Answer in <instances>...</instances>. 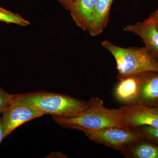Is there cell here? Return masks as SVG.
<instances>
[{
	"label": "cell",
	"instance_id": "3",
	"mask_svg": "<svg viewBox=\"0 0 158 158\" xmlns=\"http://www.w3.org/2000/svg\"><path fill=\"white\" fill-rule=\"evenodd\" d=\"M102 45L115 59L118 80L142 73L158 72V60L145 47H120L107 40Z\"/></svg>",
	"mask_w": 158,
	"mask_h": 158
},
{
	"label": "cell",
	"instance_id": "12",
	"mask_svg": "<svg viewBox=\"0 0 158 158\" xmlns=\"http://www.w3.org/2000/svg\"><path fill=\"white\" fill-rule=\"evenodd\" d=\"M121 152L127 158H158V145L140 139Z\"/></svg>",
	"mask_w": 158,
	"mask_h": 158
},
{
	"label": "cell",
	"instance_id": "15",
	"mask_svg": "<svg viewBox=\"0 0 158 158\" xmlns=\"http://www.w3.org/2000/svg\"><path fill=\"white\" fill-rule=\"evenodd\" d=\"M14 97V94L8 93L0 87V114H2L9 106Z\"/></svg>",
	"mask_w": 158,
	"mask_h": 158
},
{
	"label": "cell",
	"instance_id": "10",
	"mask_svg": "<svg viewBox=\"0 0 158 158\" xmlns=\"http://www.w3.org/2000/svg\"><path fill=\"white\" fill-rule=\"evenodd\" d=\"M139 91V83L135 75L119 80L114 95L117 101L127 106L136 104Z\"/></svg>",
	"mask_w": 158,
	"mask_h": 158
},
{
	"label": "cell",
	"instance_id": "8",
	"mask_svg": "<svg viewBox=\"0 0 158 158\" xmlns=\"http://www.w3.org/2000/svg\"><path fill=\"white\" fill-rule=\"evenodd\" d=\"M124 31L141 37L145 47L158 60V29L156 24L146 19L141 22L127 26Z\"/></svg>",
	"mask_w": 158,
	"mask_h": 158
},
{
	"label": "cell",
	"instance_id": "17",
	"mask_svg": "<svg viewBox=\"0 0 158 158\" xmlns=\"http://www.w3.org/2000/svg\"><path fill=\"white\" fill-rule=\"evenodd\" d=\"M5 138L4 127H3L2 122V117L0 116V144Z\"/></svg>",
	"mask_w": 158,
	"mask_h": 158
},
{
	"label": "cell",
	"instance_id": "13",
	"mask_svg": "<svg viewBox=\"0 0 158 158\" xmlns=\"http://www.w3.org/2000/svg\"><path fill=\"white\" fill-rule=\"evenodd\" d=\"M0 21L8 24H14L23 27L31 25L30 22L21 15L0 7Z\"/></svg>",
	"mask_w": 158,
	"mask_h": 158
},
{
	"label": "cell",
	"instance_id": "16",
	"mask_svg": "<svg viewBox=\"0 0 158 158\" xmlns=\"http://www.w3.org/2000/svg\"><path fill=\"white\" fill-rule=\"evenodd\" d=\"M147 19L156 25H158V9L151 15Z\"/></svg>",
	"mask_w": 158,
	"mask_h": 158
},
{
	"label": "cell",
	"instance_id": "19",
	"mask_svg": "<svg viewBox=\"0 0 158 158\" xmlns=\"http://www.w3.org/2000/svg\"><path fill=\"white\" fill-rule=\"evenodd\" d=\"M156 25L158 29V25Z\"/></svg>",
	"mask_w": 158,
	"mask_h": 158
},
{
	"label": "cell",
	"instance_id": "11",
	"mask_svg": "<svg viewBox=\"0 0 158 158\" xmlns=\"http://www.w3.org/2000/svg\"><path fill=\"white\" fill-rule=\"evenodd\" d=\"M113 0H97L92 23L89 33L95 37L101 34L109 21L111 5Z\"/></svg>",
	"mask_w": 158,
	"mask_h": 158
},
{
	"label": "cell",
	"instance_id": "2",
	"mask_svg": "<svg viewBox=\"0 0 158 158\" xmlns=\"http://www.w3.org/2000/svg\"><path fill=\"white\" fill-rule=\"evenodd\" d=\"M89 102V106L78 116L70 118L52 116L53 119L61 126L74 125L92 130L107 127L131 128L123 118L119 109H108L105 106L103 101L97 97L91 98Z\"/></svg>",
	"mask_w": 158,
	"mask_h": 158
},
{
	"label": "cell",
	"instance_id": "5",
	"mask_svg": "<svg viewBox=\"0 0 158 158\" xmlns=\"http://www.w3.org/2000/svg\"><path fill=\"white\" fill-rule=\"evenodd\" d=\"M44 115L43 112L23 103L14 94V98L2 116L5 138L22 125Z\"/></svg>",
	"mask_w": 158,
	"mask_h": 158
},
{
	"label": "cell",
	"instance_id": "14",
	"mask_svg": "<svg viewBox=\"0 0 158 158\" xmlns=\"http://www.w3.org/2000/svg\"><path fill=\"white\" fill-rule=\"evenodd\" d=\"M138 133L141 139L150 141L158 145V128L142 125L132 128Z\"/></svg>",
	"mask_w": 158,
	"mask_h": 158
},
{
	"label": "cell",
	"instance_id": "6",
	"mask_svg": "<svg viewBox=\"0 0 158 158\" xmlns=\"http://www.w3.org/2000/svg\"><path fill=\"white\" fill-rule=\"evenodd\" d=\"M118 109L131 128L142 125L158 128V107L136 104L125 105Z\"/></svg>",
	"mask_w": 158,
	"mask_h": 158
},
{
	"label": "cell",
	"instance_id": "7",
	"mask_svg": "<svg viewBox=\"0 0 158 158\" xmlns=\"http://www.w3.org/2000/svg\"><path fill=\"white\" fill-rule=\"evenodd\" d=\"M139 83V94L136 104L158 107V72L135 74Z\"/></svg>",
	"mask_w": 158,
	"mask_h": 158
},
{
	"label": "cell",
	"instance_id": "9",
	"mask_svg": "<svg viewBox=\"0 0 158 158\" xmlns=\"http://www.w3.org/2000/svg\"><path fill=\"white\" fill-rule=\"evenodd\" d=\"M97 0H73L67 10L77 26L84 31L90 30Z\"/></svg>",
	"mask_w": 158,
	"mask_h": 158
},
{
	"label": "cell",
	"instance_id": "1",
	"mask_svg": "<svg viewBox=\"0 0 158 158\" xmlns=\"http://www.w3.org/2000/svg\"><path fill=\"white\" fill-rule=\"evenodd\" d=\"M23 103L52 116L70 118L78 116L89 106V101L62 94L40 91L15 94Z\"/></svg>",
	"mask_w": 158,
	"mask_h": 158
},
{
	"label": "cell",
	"instance_id": "18",
	"mask_svg": "<svg viewBox=\"0 0 158 158\" xmlns=\"http://www.w3.org/2000/svg\"><path fill=\"white\" fill-rule=\"evenodd\" d=\"M67 9L68 6L73 0H56Z\"/></svg>",
	"mask_w": 158,
	"mask_h": 158
},
{
	"label": "cell",
	"instance_id": "4",
	"mask_svg": "<svg viewBox=\"0 0 158 158\" xmlns=\"http://www.w3.org/2000/svg\"><path fill=\"white\" fill-rule=\"evenodd\" d=\"M62 127L79 130L83 132L90 141L120 152L141 139L138 133L133 128L107 127L92 130L74 125H65Z\"/></svg>",
	"mask_w": 158,
	"mask_h": 158
}]
</instances>
